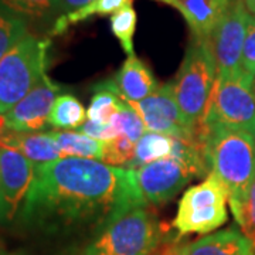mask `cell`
I'll return each mask as SVG.
<instances>
[{"instance_id": "13", "label": "cell", "mask_w": 255, "mask_h": 255, "mask_svg": "<svg viewBox=\"0 0 255 255\" xmlns=\"http://www.w3.org/2000/svg\"><path fill=\"white\" fill-rule=\"evenodd\" d=\"M180 11L193 37L210 38L230 7L231 0H157Z\"/></svg>"}, {"instance_id": "17", "label": "cell", "mask_w": 255, "mask_h": 255, "mask_svg": "<svg viewBox=\"0 0 255 255\" xmlns=\"http://www.w3.org/2000/svg\"><path fill=\"white\" fill-rule=\"evenodd\" d=\"M64 157H82L102 160L104 142L87 136L78 130H50Z\"/></svg>"}, {"instance_id": "8", "label": "cell", "mask_w": 255, "mask_h": 255, "mask_svg": "<svg viewBox=\"0 0 255 255\" xmlns=\"http://www.w3.org/2000/svg\"><path fill=\"white\" fill-rule=\"evenodd\" d=\"M36 164L9 146L0 145V226L21 217L34 180Z\"/></svg>"}, {"instance_id": "6", "label": "cell", "mask_w": 255, "mask_h": 255, "mask_svg": "<svg viewBox=\"0 0 255 255\" xmlns=\"http://www.w3.org/2000/svg\"><path fill=\"white\" fill-rule=\"evenodd\" d=\"M228 191L213 172L199 184L184 191L173 221L180 236L207 234L228 220Z\"/></svg>"}, {"instance_id": "9", "label": "cell", "mask_w": 255, "mask_h": 255, "mask_svg": "<svg viewBox=\"0 0 255 255\" xmlns=\"http://www.w3.org/2000/svg\"><path fill=\"white\" fill-rule=\"evenodd\" d=\"M251 17L244 0H231L224 17L211 33L209 40L219 74L241 73V55Z\"/></svg>"}, {"instance_id": "33", "label": "cell", "mask_w": 255, "mask_h": 255, "mask_svg": "<svg viewBox=\"0 0 255 255\" xmlns=\"http://www.w3.org/2000/svg\"><path fill=\"white\" fill-rule=\"evenodd\" d=\"M253 92H254V97H255V80H254V84H253Z\"/></svg>"}, {"instance_id": "24", "label": "cell", "mask_w": 255, "mask_h": 255, "mask_svg": "<svg viewBox=\"0 0 255 255\" xmlns=\"http://www.w3.org/2000/svg\"><path fill=\"white\" fill-rule=\"evenodd\" d=\"M111 31L118 38L122 50L129 55H135L133 51V36L136 31L137 16L133 6H128L111 16Z\"/></svg>"}, {"instance_id": "26", "label": "cell", "mask_w": 255, "mask_h": 255, "mask_svg": "<svg viewBox=\"0 0 255 255\" xmlns=\"http://www.w3.org/2000/svg\"><path fill=\"white\" fill-rule=\"evenodd\" d=\"M104 143V155L101 162L127 169L133 159L135 143L127 136H117Z\"/></svg>"}, {"instance_id": "31", "label": "cell", "mask_w": 255, "mask_h": 255, "mask_svg": "<svg viewBox=\"0 0 255 255\" xmlns=\"http://www.w3.org/2000/svg\"><path fill=\"white\" fill-rule=\"evenodd\" d=\"M244 4H246L247 10L255 16V0H244Z\"/></svg>"}, {"instance_id": "30", "label": "cell", "mask_w": 255, "mask_h": 255, "mask_svg": "<svg viewBox=\"0 0 255 255\" xmlns=\"http://www.w3.org/2000/svg\"><path fill=\"white\" fill-rule=\"evenodd\" d=\"M94 0H60V17L90 4Z\"/></svg>"}, {"instance_id": "2", "label": "cell", "mask_w": 255, "mask_h": 255, "mask_svg": "<svg viewBox=\"0 0 255 255\" xmlns=\"http://www.w3.org/2000/svg\"><path fill=\"white\" fill-rule=\"evenodd\" d=\"M199 140L211 172L228 191L234 214L246 200L255 174V137L243 129L220 124H200Z\"/></svg>"}, {"instance_id": "14", "label": "cell", "mask_w": 255, "mask_h": 255, "mask_svg": "<svg viewBox=\"0 0 255 255\" xmlns=\"http://www.w3.org/2000/svg\"><path fill=\"white\" fill-rule=\"evenodd\" d=\"M0 145L17 150L34 164L50 163L64 157L50 132H17L7 128L0 135Z\"/></svg>"}, {"instance_id": "5", "label": "cell", "mask_w": 255, "mask_h": 255, "mask_svg": "<svg viewBox=\"0 0 255 255\" xmlns=\"http://www.w3.org/2000/svg\"><path fill=\"white\" fill-rule=\"evenodd\" d=\"M160 238L155 217L136 207L94 234L81 255H152Z\"/></svg>"}, {"instance_id": "11", "label": "cell", "mask_w": 255, "mask_h": 255, "mask_svg": "<svg viewBox=\"0 0 255 255\" xmlns=\"http://www.w3.org/2000/svg\"><path fill=\"white\" fill-rule=\"evenodd\" d=\"M133 173L145 204H163L173 199L194 176L187 166L172 157L145 164Z\"/></svg>"}, {"instance_id": "22", "label": "cell", "mask_w": 255, "mask_h": 255, "mask_svg": "<svg viewBox=\"0 0 255 255\" xmlns=\"http://www.w3.org/2000/svg\"><path fill=\"white\" fill-rule=\"evenodd\" d=\"M87 111L71 94L57 97L50 114V125L57 129H78L85 122Z\"/></svg>"}, {"instance_id": "29", "label": "cell", "mask_w": 255, "mask_h": 255, "mask_svg": "<svg viewBox=\"0 0 255 255\" xmlns=\"http://www.w3.org/2000/svg\"><path fill=\"white\" fill-rule=\"evenodd\" d=\"M189 247L190 243L182 241V240H170L162 244L160 248H156L152 255H189Z\"/></svg>"}, {"instance_id": "23", "label": "cell", "mask_w": 255, "mask_h": 255, "mask_svg": "<svg viewBox=\"0 0 255 255\" xmlns=\"http://www.w3.org/2000/svg\"><path fill=\"white\" fill-rule=\"evenodd\" d=\"M27 34V21L0 3V58Z\"/></svg>"}, {"instance_id": "16", "label": "cell", "mask_w": 255, "mask_h": 255, "mask_svg": "<svg viewBox=\"0 0 255 255\" xmlns=\"http://www.w3.org/2000/svg\"><path fill=\"white\" fill-rule=\"evenodd\" d=\"M189 255H255V244L237 228H227L190 243Z\"/></svg>"}, {"instance_id": "19", "label": "cell", "mask_w": 255, "mask_h": 255, "mask_svg": "<svg viewBox=\"0 0 255 255\" xmlns=\"http://www.w3.org/2000/svg\"><path fill=\"white\" fill-rule=\"evenodd\" d=\"M132 3H133V0H94L85 7L57 18L53 27L50 28V34H53V36L63 34L64 31H67L74 24H78V23L95 17V16H108V14L112 16L119 10L125 9L128 6H132Z\"/></svg>"}, {"instance_id": "25", "label": "cell", "mask_w": 255, "mask_h": 255, "mask_svg": "<svg viewBox=\"0 0 255 255\" xmlns=\"http://www.w3.org/2000/svg\"><path fill=\"white\" fill-rule=\"evenodd\" d=\"M111 122L117 128L119 136L129 137L133 143H136L146 132L145 124H143L142 118L137 115L135 110L128 104L127 101L124 102L121 111Z\"/></svg>"}, {"instance_id": "21", "label": "cell", "mask_w": 255, "mask_h": 255, "mask_svg": "<svg viewBox=\"0 0 255 255\" xmlns=\"http://www.w3.org/2000/svg\"><path fill=\"white\" fill-rule=\"evenodd\" d=\"M0 3L28 24H51L53 27L60 17V0H0Z\"/></svg>"}, {"instance_id": "4", "label": "cell", "mask_w": 255, "mask_h": 255, "mask_svg": "<svg viewBox=\"0 0 255 255\" xmlns=\"http://www.w3.org/2000/svg\"><path fill=\"white\" fill-rule=\"evenodd\" d=\"M50 47L48 37L28 33L0 58V114L9 112L46 75Z\"/></svg>"}, {"instance_id": "10", "label": "cell", "mask_w": 255, "mask_h": 255, "mask_svg": "<svg viewBox=\"0 0 255 255\" xmlns=\"http://www.w3.org/2000/svg\"><path fill=\"white\" fill-rule=\"evenodd\" d=\"M128 102V101H127ZM142 118L149 132L164 133L179 139L199 137V127L191 125L174 100L170 82L139 102H128Z\"/></svg>"}, {"instance_id": "27", "label": "cell", "mask_w": 255, "mask_h": 255, "mask_svg": "<svg viewBox=\"0 0 255 255\" xmlns=\"http://www.w3.org/2000/svg\"><path fill=\"white\" fill-rule=\"evenodd\" d=\"M233 216L241 231L255 244V174L246 200Z\"/></svg>"}, {"instance_id": "12", "label": "cell", "mask_w": 255, "mask_h": 255, "mask_svg": "<svg viewBox=\"0 0 255 255\" xmlns=\"http://www.w3.org/2000/svg\"><path fill=\"white\" fill-rule=\"evenodd\" d=\"M60 85L44 75L23 100L6 112V125L17 132H37L50 122Z\"/></svg>"}, {"instance_id": "3", "label": "cell", "mask_w": 255, "mask_h": 255, "mask_svg": "<svg viewBox=\"0 0 255 255\" xmlns=\"http://www.w3.org/2000/svg\"><path fill=\"white\" fill-rule=\"evenodd\" d=\"M217 77L219 68L210 40L193 37L170 87L184 118L194 127H200L207 112Z\"/></svg>"}, {"instance_id": "18", "label": "cell", "mask_w": 255, "mask_h": 255, "mask_svg": "<svg viewBox=\"0 0 255 255\" xmlns=\"http://www.w3.org/2000/svg\"><path fill=\"white\" fill-rule=\"evenodd\" d=\"M124 102L125 100L121 97L112 80L100 82L94 87V95L90 102V108L87 111V117L90 121L107 125L115 118Z\"/></svg>"}, {"instance_id": "15", "label": "cell", "mask_w": 255, "mask_h": 255, "mask_svg": "<svg viewBox=\"0 0 255 255\" xmlns=\"http://www.w3.org/2000/svg\"><path fill=\"white\" fill-rule=\"evenodd\" d=\"M112 81L121 97L128 102L143 101L159 88L150 68L136 55L128 57Z\"/></svg>"}, {"instance_id": "28", "label": "cell", "mask_w": 255, "mask_h": 255, "mask_svg": "<svg viewBox=\"0 0 255 255\" xmlns=\"http://www.w3.org/2000/svg\"><path fill=\"white\" fill-rule=\"evenodd\" d=\"M241 71L255 78V16L251 17L247 28L246 41L241 55Z\"/></svg>"}, {"instance_id": "1", "label": "cell", "mask_w": 255, "mask_h": 255, "mask_svg": "<svg viewBox=\"0 0 255 255\" xmlns=\"http://www.w3.org/2000/svg\"><path fill=\"white\" fill-rule=\"evenodd\" d=\"M130 169L95 159L63 157L36 164L21 223L44 230L91 228L97 234L136 207H145Z\"/></svg>"}, {"instance_id": "32", "label": "cell", "mask_w": 255, "mask_h": 255, "mask_svg": "<svg viewBox=\"0 0 255 255\" xmlns=\"http://www.w3.org/2000/svg\"><path fill=\"white\" fill-rule=\"evenodd\" d=\"M7 129V125H6V117L3 114H0V135Z\"/></svg>"}, {"instance_id": "20", "label": "cell", "mask_w": 255, "mask_h": 255, "mask_svg": "<svg viewBox=\"0 0 255 255\" xmlns=\"http://www.w3.org/2000/svg\"><path fill=\"white\" fill-rule=\"evenodd\" d=\"M173 149V137L157 132H145L135 143L133 159L127 169L136 170L147 163L170 157Z\"/></svg>"}, {"instance_id": "7", "label": "cell", "mask_w": 255, "mask_h": 255, "mask_svg": "<svg viewBox=\"0 0 255 255\" xmlns=\"http://www.w3.org/2000/svg\"><path fill=\"white\" fill-rule=\"evenodd\" d=\"M254 80L243 71L238 74H219L201 124L238 128L255 137Z\"/></svg>"}]
</instances>
